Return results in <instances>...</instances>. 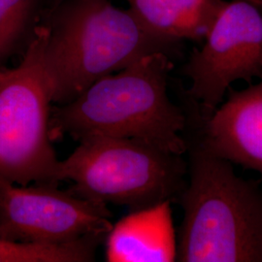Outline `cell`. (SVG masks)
<instances>
[{
    "mask_svg": "<svg viewBox=\"0 0 262 262\" xmlns=\"http://www.w3.org/2000/svg\"><path fill=\"white\" fill-rule=\"evenodd\" d=\"M205 120L200 143L207 150L262 175V77L241 91L229 89L227 99Z\"/></svg>",
    "mask_w": 262,
    "mask_h": 262,
    "instance_id": "obj_8",
    "label": "cell"
},
{
    "mask_svg": "<svg viewBox=\"0 0 262 262\" xmlns=\"http://www.w3.org/2000/svg\"><path fill=\"white\" fill-rule=\"evenodd\" d=\"M54 0H0V62L28 47Z\"/></svg>",
    "mask_w": 262,
    "mask_h": 262,
    "instance_id": "obj_11",
    "label": "cell"
},
{
    "mask_svg": "<svg viewBox=\"0 0 262 262\" xmlns=\"http://www.w3.org/2000/svg\"><path fill=\"white\" fill-rule=\"evenodd\" d=\"M43 44L42 24L19 66L0 75V177L19 185L56 183L59 159L50 136L53 100Z\"/></svg>",
    "mask_w": 262,
    "mask_h": 262,
    "instance_id": "obj_5",
    "label": "cell"
},
{
    "mask_svg": "<svg viewBox=\"0 0 262 262\" xmlns=\"http://www.w3.org/2000/svg\"><path fill=\"white\" fill-rule=\"evenodd\" d=\"M61 1H62V0H54V1H53V7H55L56 5H57V4H58L59 2H61Z\"/></svg>",
    "mask_w": 262,
    "mask_h": 262,
    "instance_id": "obj_13",
    "label": "cell"
},
{
    "mask_svg": "<svg viewBox=\"0 0 262 262\" xmlns=\"http://www.w3.org/2000/svg\"><path fill=\"white\" fill-rule=\"evenodd\" d=\"M107 205L56 189L52 184L19 185L0 177V237L28 243L60 244L107 236Z\"/></svg>",
    "mask_w": 262,
    "mask_h": 262,
    "instance_id": "obj_7",
    "label": "cell"
},
{
    "mask_svg": "<svg viewBox=\"0 0 262 262\" xmlns=\"http://www.w3.org/2000/svg\"><path fill=\"white\" fill-rule=\"evenodd\" d=\"M226 0H126L141 25L173 41L204 40Z\"/></svg>",
    "mask_w": 262,
    "mask_h": 262,
    "instance_id": "obj_10",
    "label": "cell"
},
{
    "mask_svg": "<svg viewBox=\"0 0 262 262\" xmlns=\"http://www.w3.org/2000/svg\"><path fill=\"white\" fill-rule=\"evenodd\" d=\"M203 41L183 74L190 81L188 96L207 119L231 84L262 77V0H226Z\"/></svg>",
    "mask_w": 262,
    "mask_h": 262,
    "instance_id": "obj_6",
    "label": "cell"
},
{
    "mask_svg": "<svg viewBox=\"0 0 262 262\" xmlns=\"http://www.w3.org/2000/svg\"><path fill=\"white\" fill-rule=\"evenodd\" d=\"M187 150L177 260L262 262L261 188L201 143L187 144Z\"/></svg>",
    "mask_w": 262,
    "mask_h": 262,
    "instance_id": "obj_3",
    "label": "cell"
},
{
    "mask_svg": "<svg viewBox=\"0 0 262 262\" xmlns=\"http://www.w3.org/2000/svg\"><path fill=\"white\" fill-rule=\"evenodd\" d=\"M43 62L53 103L74 100L92 84L143 56H171L177 41L148 31L110 0H62L43 21Z\"/></svg>",
    "mask_w": 262,
    "mask_h": 262,
    "instance_id": "obj_1",
    "label": "cell"
},
{
    "mask_svg": "<svg viewBox=\"0 0 262 262\" xmlns=\"http://www.w3.org/2000/svg\"><path fill=\"white\" fill-rule=\"evenodd\" d=\"M170 56L155 53L105 76L55 115L56 129L80 140L105 135L142 141L183 156L187 117L167 94Z\"/></svg>",
    "mask_w": 262,
    "mask_h": 262,
    "instance_id": "obj_2",
    "label": "cell"
},
{
    "mask_svg": "<svg viewBox=\"0 0 262 262\" xmlns=\"http://www.w3.org/2000/svg\"><path fill=\"white\" fill-rule=\"evenodd\" d=\"M105 236L60 244L28 243L0 237V262H90Z\"/></svg>",
    "mask_w": 262,
    "mask_h": 262,
    "instance_id": "obj_12",
    "label": "cell"
},
{
    "mask_svg": "<svg viewBox=\"0 0 262 262\" xmlns=\"http://www.w3.org/2000/svg\"><path fill=\"white\" fill-rule=\"evenodd\" d=\"M1 73H2V70H0V75H1Z\"/></svg>",
    "mask_w": 262,
    "mask_h": 262,
    "instance_id": "obj_14",
    "label": "cell"
},
{
    "mask_svg": "<svg viewBox=\"0 0 262 262\" xmlns=\"http://www.w3.org/2000/svg\"><path fill=\"white\" fill-rule=\"evenodd\" d=\"M187 171L183 156L135 139L92 135L59 160L56 180L72 182V192L85 199L137 210L177 201Z\"/></svg>",
    "mask_w": 262,
    "mask_h": 262,
    "instance_id": "obj_4",
    "label": "cell"
},
{
    "mask_svg": "<svg viewBox=\"0 0 262 262\" xmlns=\"http://www.w3.org/2000/svg\"><path fill=\"white\" fill-rule=\"evenodd\" d=\"M172 201L131 210L106 236V261L174 262L178 242Z\"/></svg>",
    "mask_w": 262,
    "mask_h": 262,
    "instance_id": "obj_9",
    "label": "cell"
}]
</instances>
